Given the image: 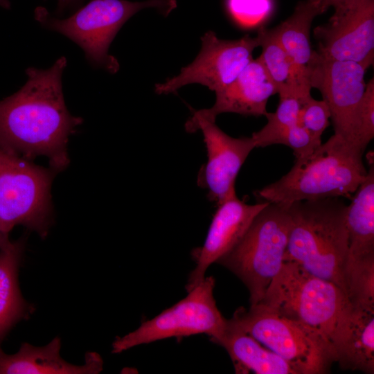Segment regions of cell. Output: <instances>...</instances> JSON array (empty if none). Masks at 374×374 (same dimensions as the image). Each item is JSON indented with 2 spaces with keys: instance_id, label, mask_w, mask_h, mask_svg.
I'll return each instance as SVG.
<instances>
[{
  "instance_id": "24",
  "label": "cell",
  "mask_w": 374,
  "mask_h": 374,
  "mask_svg": "<svg viewBox=\"0 0 374 374\" xmlns=\"http://www.w3.org/2000/svg\"><path fill=\"white\" fill-rule=\"evenodd\" d=\"M374 137V79L366 84L355 117V144L362 151Z\"/></svg>"
},
{
  "instance_id": "11",
  "label": "cell",
  "mask_w": 374,
  "mask_h": 374,
  "mask_svg": "<svg viewBox=\"0 0 374 374\" xmlns=\"http://www.w3.org/2000/svg\"><path fill=\"white\" fill-rule=\"evenodd\" d=\"M325 24L314 30L323 58L362 63L374 60V0H347Z\"/></svg>"
},
{
  "instance_id": "16",
  "label": "cell",
  "mask_w": 374,
  "mask_h": 374,
  "mask_svg": "<svg viewBox=\"0 0 374 374\" xmlns=\"http://www.w3.org/2000/svg\"><path fill=\"white\" fill-rule=\"evenodd\" d=\"M61 339L57 337L44 346L22 343L14 354L6 353L0 346V374H97L103 368L100 355L85 354L84 364L74 365L60 355Z\"/></svg>"
},
{
  "instance_id": "29",
  "label": "cell",
  "mask_w": 374,
  "mask_h": 374,
  "mask_svg": "<svg viewBox=\"0 0 374 374\" xmlns=\"http://www.w3.org/2000/svg\"><path fill=\"white\" fill-rule=\"evenodd\" d=\"M346 1L347 0H321L322 6L325 11H326V10H328L330 7L332 6L335 8Z\"/></svg>"
},
{
  "instance_id": "3",
  "label": "cell",
  "mask_w": 374,
  "mask_h": 374,
  "mask_svg": "<svg viewBox=\"0 0 374 374\" xmlns=\"http://www.w3.org/2000/svg\"><path fill=\"white\" fill-rule=\"evenodd\" d=\"M364 152L333 134L311 154L296 161L278 180L256 195L266 202L292 204L328 197L350 198L367 175Z\"/></svg>"
},
{
  "instance_id": "13",
  "label": "cell",
  "mask_w": 374,
  "mask_h": 374,
  "mask_svg": "<svg viewBox=\"0 0 374 374\" xmlns=\"http://www.w3.org/2000/svg\"><path fill=\"white\" fill-rule=\"evenodd\" d=\"M188 132L200 130L207 152V161L198 175V184L217 204L236 194L238 174L250 152L256 148L252 136L234 138L212 121L191 116L185 125Z\"/></svg>"
},
{
  "instance_id": "28",
  "label": "cell",
  "mask_w": 374,
  "mask_h": 374,
  "mask_svg": "<svg viewBox=\"0 0 374 374\" xmlns=\"http://www.w3.org/2000/svg\"><path fill=\"white\" fill-rule=\"evenodd\" d=\"M85 0H57L55 15L62 17L66 12L77 8L82 5Z\"/></svg>"
},
{
  "instance_id": "20",
  "label": "cell",
  "mask_w": 374,
  "mask_h": 374,
  "mask_svg": "<svg viewBox=\"0 0 374 374\" xmlns=\"http://www.w3.org/2000/svg\"><path fill=\"white\" fill-rule=\"evenodd\" d=\"M324 12L321 0H304L298 3L287 19L270 29L310 82L318 59L317 51L311 46L310 28L314 19Z\"/></svg>"
},
{
  "instance_id": "21",
  "label": "cell",
  "mask_w": 374,
  "mask_h": 374,
  "mask_svg": "<svg viewBox=\"0 0 374 374\" xmlns=\"http://www.w3.org/2000/svg\"><path fill=\"white\" fill-rule=\"evenodd\" d=\"M26 238L22 236L9 248L0 250V346L10 330L33 311L23 298L18 283Z\"/></svg>"
},
{
  "instance_id": "18",
  "label": "cell",
  "mask_w": 374,
  "mask_h": 374,
  "mask_svg": "<svg viewBox=\"0 0 374 374\" xmlns=\"http://www.w3.org/2000/svg\"><path fill=\"white\" fill-rule=\"evenodd\" d=\"M335 353L343 369L374 373V308L351 305Z\"/></svg>"
},
{
  "instance_id": "25",
  "label": "cell",
  "mask_w": 374,
  "mask_h": 374,
  "mask_svg": "<svg viewBox=\"0 0 374 374\" xmlns=\"http://www.w3.org/2000/svg\"><path fill=\"white\" fill-rule=\"evenodd\" d=\"M234 21L243 27H253L265 20L272 9L271 0H227Z\"/></svg>"
},
{
  "instance_id": "26",
  "label": "cell",
  "mask_w": 374,
  "mask_h": 374,
  "mask_svg": "<svg viewBox=\"0 0 374 374\" xmlns=\"http://www.w3.org/2000/svg\"><path fill=\"white\" fill-rule=\"evenodd\" d=\"M330 112L323 100H315L310 96L303 103L299 118L302 125L312 136L321 143V136L329 125Z\"/></svg>"
},
{
  "instance_id": "4",
  "label": "cell",
  "mask_w": 374,
  "mask_h": 374,
  "mask_svg": "<svg viewBox=\"0 0 374 374\" xmlns=\"http://www.w3.org/2000/svg\"><path fill=\"white\" fill-rule=\"evenodd\" d=\"M260 304L301 326L333 353L351 305L336 284L285 261Z\"/></svg>"
},
{
  "instance_id": "7",
  "label": "cell",
  "mask_w": 374,
  "mask_h": 374,
  "mask_svg": "<svg viewBox=\"0 0 374 374\" xmlns=\"http://www.w3.org/2000/svg\"><path fill=\"white\" fill-rule=\"evenodd\" d=\"M58 174L0 147V230L21 225L45 238L53 221L51 188Z\"/></svg>"
},
{
  "instance_id": "9",
  "label": "cell",
  "mask_w": 374,
  "mask_h": 374,
  "mask_svg": "<svg viewBox=\"0 0 374 374\" xmlns=\"http://www.w3.org/2000/svg\"><path fill=\"white\" fill-rule=\"evenodd\" d=\"M215 280L205 277L188 292L187 296L154 318L143 321L134 331L117 337L112 353H121L133 347L171 338L206 334L210 340L220 337L226 319L213 296Z\"/></svg>"
},
{
  "instance_id": "2",
  "label": "cell",
  "mask_w": 374,
  "mask_h": 374,
  "mask_svg": "<svg viewBox=\"0 0 374 374\" xmlns=\"http://www.w3.org/2000/svg\"><path fill=\"white\" fill-rule=\"evenodd\" d=\"M347 205L340 197L296 202L287 206L292 219L284 261L330 281L346 294L348 254Z\"/></svg>"
},
{
  "instance_id": "30",
  "label": "cell",
  "mask_w": 374,
  "mask_h": 374,
  "mask_svg": "<svg viewBox=\"0 0 374 374\" xmlns=\"http://www.w3.org/2000/svg\"><path fill=\"white\" fill-rule=\"evenodd\" d=\"M0 6L5 9L10 8V0H0Z\"/></svg>"
},
{
  "instance_id": "14",
  "label": "cell",
  "mask_w": 374,
  "mask_h": 374,
  "mask_svg": "<svg viewBox=\"0 0 374 374\" xmlns=\"http://www.w3.org/2000/svg\"><path fill=\"white\" fill-rule=\"evenodd\" d=\"M267 204H248L235 194L217 204L204 244L193 251L196 266L189 275L187 292L204 280L209 266L235 247Z\"/></svg>"
},
{
  "instance_id": "19",
  "label": "cell",
  "mask_w": 374,
  "mask_h": 374,
  "mask_svg": "<svg viewBox=\"0 0 374 374\" xmlns=\"http://www.w3.org/2000/svg\"><path fill=\"white\" fill-rule=\"evenodd\" d=\"M211 341L226 349L236 373L297 374L288 362L228 319L222 334Z\"/></svg>"
},
{
  "instance_id": "10",
  "label": "cell",
  "mask_w": 374,
  "mask_h": 374,
  "mask_svg": "<svg viewBox=\"0 0 374 374\" xmlns=\"http://www.w3.org/2000/svg\"><path fill=\"white\" fill-rule=\"evenodd\" d=\"M202 49L195 60L180 73L155 85L157 93H169L186 84L198 83L215 92L233 82L253 59L259 46L256 37L248 35L235 40L218 38L213 31L202 37Z\"/></svg>"
},
{
  "instance_id": "22",
  "label": "cell",
  "mask_w": 374,
  "mask_h": 374,
  "mask_svg": "<svg viewBox=\"0 0 374 374\" xmlns=\"http://www.w3.org/2000/svg\"><path fill=\"white\" fill-rule=\"evenodd\" d=\"M262 53L258 57L280 96H311L308 76L297 66L270 29L261 28L257 35Z\"/></svg>"
},
{
  "instance_id": "15",
  "label": "cell",
  "mask_w": 374,
  "mask_h": 374,
  "mask_svg": "<svg viewBox=\"0 0 374 374\" xmlns=\"http://www.w3.org/2000/svg\"><path fill=\"white\" fill-rule=\"evenodd\" d=\"M276 89L259 57L252 59L235 79L215 92V102L208 109L195 111L192 116L215 121L223 113L243 116H265L269 98Z\"/></svg>"
},
{
  "instance_id": "27",
  "label": "cell",
  "mask_w": 374,
  "mask_h": 374,
  "mask_svg": "<svg viewBox=\"0 0 374 374\" xmlns=\"http://www.w3.org/2000/svg\"><path fill=\"white\" fill-rule=\"evenodd\" d=\"M321 143L298 123L277 135L272 145L282 144L289 147L292 150L296 159H299L311 154Z\"/></svg>"
},
{
  "instance_id": "17",
  "label": "cell",
  "mask_w": 374,
  "mask_h": 374,
  "mask_svg": "<svg viewBox=\"0 0 374 374\" xmlns=\"http://www.w3.org/2000/svg\"><path fill=\"white\" fill-rule=\"evenodd\" d=\"M346 206V226L348 236L347 263L374 260V163Z\"/></svg>"
},
{
  "instance_id": "5",
  "label": "cell",
  "mask_w": 374,
  "mask_h": 374,
  "mask_svg": "<svg viewBox=\"0 0 374 374\" xmlns=\"http://www.w3.org/2000/svg\"><path fill=\"white\" fill-rule=\"evenodd\" d=\"M175 6L173 0H90L64 19L51 14L44 6L35 8L34 17L43 28L75 43L91 66L115 73L120 68L119 63L109 49L123 24L142 9L157 8L167 14Z\"/></svg>"
},
{
  "instance_id": "23",
  "label": "cell",
  "mask_w": 374,
  "mask_h": 374,
  "mask_svg": "<svg viewBox=\"0 0 374 374\" xmlns=\"http://www.w3.org/2000/svg\"><path fill=\"white\" fill-rule=\"evenodd\" d=\"M308 98H303L295 96H280L276 110L271 113L267 112L265 115L267 119L265 125L251 135L256 148H265L272 145L274 139L282 131L298 123L301 107Z\"/></svg>"
},
{
  "instance_id": "12",
  "label": "cell",
  "mask_w": 374,
  "mask_h": 374,
  "mask_svg": "<svg viewBox=\"0 0 374 374\" xmlns=\"http://www.w3.org/2000/svg\"><path fill=\"white\" fill-rule=\"evenodd\" d=\"M318 55L310 85L320 91L328 106L334 134L357 147L356 112L366 88V72L370 66L355 62L328 60Z\"/></svg>"
},
{
  "instance_id": "6",
  "label": "cell",
  "mask_w": 374,
  "mask_h": 374,
  "mask_svg": "<svg viewBox=\"0 0 374 374\" xmlns=\"http://www.w3.org/2000/svg\"><path fill=\"white\" fill-rule=\"evenodd\" d=\"M291 225L287 206L268 202L240 240L217 261L246 285L251 305L262 299L280 271Z\"/></svg>"
},
{
  "instance_id": "1",
  "label": "cell",
  "mask_w": 374,
  "mask_h": 374,
  "mask_svg": "<svg viewBox=\"0 0 374 374\" xmlns=\"http://www.w3.org/2000/svg\"><path fill=\"white\" fill-rule=\"evenodd\" d=\"M66 64L62 56L49 68H27L26 83L0 100V147L30 161L45 157L58 173L69 166V139L83 123L66 105L62 77Z\"/></svg>"
},
{
  "instance_id": "8",
  "label": "cell",
  "mask_w": 374,
  "mask_h": 374,
  "mask_svg": "<svg viewBox=\"0 0 374 374\" xmlns=\"http://www.w3.org/2000/svg\"><path fill=\"white\" fill-rule=\"evenodd\" d=\"M228 321L282 357L297 374L326 373L336 362L315 335L260 304L239 308Z\"/></svg>"
}]
</instances>
